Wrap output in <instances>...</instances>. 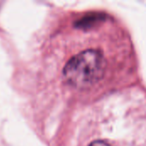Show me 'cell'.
Listing matches in <instances>:
<instances>
[{
	"label": "cell",
	"mask_w": 146,
	"mask_h": 146,
	"mask_svg": "<svg viewBox=\"0 0 146 146\" xmlns=\"http://www.w3.org/2000/svg\"><path fill=\"white\" fill-rule=\"evenodd\" d=\"M106 60L103 52L88 49L74 56L65 65L62 76L67 84L77 89H87L104 76Z\"/></svg>",
	"instance_id": "obj_1"
},
{
	"label": "cell",
	"mask_w": 146,
	"mask_h": 146,
	"mask_svg": "<svg viewBox=\"0 0 146 146\" xmlns=\"http://www.w3.org/2000/svg\"><path fill=\"white\" fill-rule=\"evenodd\" d=\"M89 146H110L108 143L104 142V141H101V140H98V141H94L92 142Z\"/></svg>",
	"instance_id": "obj_2"
}]
</instances>
